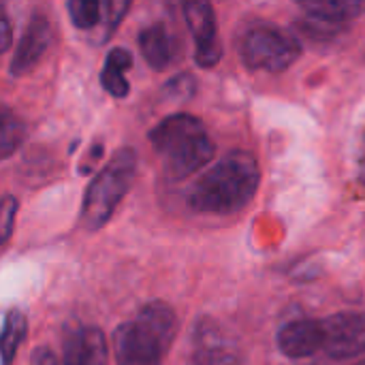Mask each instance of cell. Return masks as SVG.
Listing matches in <instances>:
<instances>
[{
    "label": "cell",
    "instance_id": "obj_12",
    "mask_svg": "<svg viewBox=\"0 0 365 365\" xmlns=\"http://www.w3.org/2000/svg\"><path fill=\"white\" fill-rule=\"evenodd\" d=\"M139 49L145 62L156 71H167L180 58V41L163 21H156L141 30Z\"/></svg>",
    "mask_w": 365,
    "mask_h": 365
},
{
    "label": "cell",
    "instance_id": "obj_3",
    "mask_svg": "<svg viewBox=\"0 0 365 365\" xmlns=\"http://www.w3.org/2000/svg\"><path fill=\"white\" fill-rule=\"evenodd\" d=\"M137 175V154L130 148L118 150L111 160L90 182L81 203V225L98 231L109 222L120 201L130 190Z\"/></svg>",
    "mask_w": 365,
    "mask_h": 365
},
{
    "label": "cell",
    "instance_id": "obj_23",
    "mask_svg": "<svg viewBox=\"0 0 365 365\" xmlns=\"http://www.w3.org/2000/svg\"><path fill=\"white\" fill-rule=\"evenodd\" d=\"M11 47V26H9V17L2 11L0 13V51H6Z\"/></svg>",
    "mask_w": 365,
    "mask_h": 365
},
{
    "label": "cell",
    "instance_id": "obj_22",
    "mask_svg": "<svg viewBox=\"0 0 365 365\" xmlns=\"http://www.w3.org/2000/svg\"><path fill=\"white\" fill-rule=\"evenodd\" d=\"M103 150H105V148H103L101 143L92 145V150H90V152L86 154V160H83V163L79 165V173H81V175L90 173V171H92V169L96 167V163H98V160H101V156H103Z\"/></svg>",
    "mask_w": 365,
    "mask_h": 365
},
{
    "label": "cell",
    "instance_id": "obj_10",
    "mask_svg": "<svg viewBox=\"0 0 365 365\" xmlns=\"http://www.w3.org/2000/svg\"><path fill=\"white\" fill-rule=\"evenodd\" d=\"M107 340L98 327H73L64 336L62 365H107Z\"/></svg>",
    "mask_w": 365,
    "mask_h": 365
},
{
    "label": "cell",
    "instance_id": "obj_14",
    "mask_svg": "<svg viewBox=\"0 0 365 365\" xmlns=\"http://www.w3.org/2000/svg\"><path fill=\"white\" fill-rule=\"evenodd\" d=\"M299 6L308 19L327 26H338V28H342L344 21H351L364 11V2H355V0H308L302 2Z\"/></svg>",
    "mask_w": 365,
    "mask_h": 365
},
{
    "label": "cell",
    "instance_id": "obj_26",
    "mask_svg": "<svg viewBox=\"0 0 365 365\" xmlns=\"http://www.w3.org/2000/svg\"><path fill=\"white\" fill-rule=\"evenodd\" d=\"M357 365H365V361H364V364H357Z\"/></svg>",
    "mask_w": 365,
    "mask_h": 365
},
{
    "label": "cell",
    "instance_id": "obj_13",
    "mask_svg": "<svg viewBox=\"0 0 365 365\" xmlns=\"http://www.w3.org/2000/svg\"><path fill=\"white\" fill-rule=\"evenodd\" d=\"M143 329H148L167 351L171 349L175 336H178V317L173 308L165 302H150L145 304L137 319H135Z\"/></svg>",
    "mask_w": 365,
    "mask_h": 365
},
{
    "label": "cell",
    "instance_id": "obj_17",
    "mask_svg": "<svg viewBox=\"0 0 365 365\" xmlns=\"http://www.w3.org/2000/svg\"><path fill=\"white\" fill-rule=\"evenodd\" d=\"M26 137V126L24 122L11 113L9 107H2V115H0V156L9 158L24 141Z\"/></svg>",
    "mask_w": 365,
    "mask_h": 365
},
{
    "label": "cell",
    "instance_id": "obj_7",
    "mask_svg": "<svg viewBox=\"0 0 365 365\" xmlns=\"http://www.w3.org/2000/svg\"><path fill=\"white\" fill-rule=\"evenodd\" d=\"M118 365H160L167 349L137 321L124 323L113 331Z\"/></svg>",
    "mask_w": 365,
    "mask_h": 365
},
{
    "label": "cell",
    "instance_id": "obj_24",
    "mask_svg": "<svg viewBox=\"0 0 365 365\" xmlns=\"http://www.w3.org/2000/svg\"><path fill=\"white\" fill-rule=\"evenodd\" d=\"M32 364L34 365H62L58 359H56V355L49 351V349H36L34 351V355H32Z\"/></svg>",
    "mask_w": 365,
    "mask_h": 365
},
{
    "label": "cell",
    "instance_id": "obj_4",
    "mask_svg": "<svg viewBox=\"0 0 365 365\" xmlns=\"http://www.w3.org/2000/svg\"><path fill=\"white\" fill-rule=\"evenodd\" d=\"M240 56L250 71L282 73L299 60L302 43L282 26L257 21L242 34Z\"/></svg>",
    "mask_w": 365,
    "mask_h": 365
},
{
    "label": "cell",
    "instance_id": "obj_8",
    "mask_svg": "<svg viewBox=\"0 0 365 365\" xmlns=\"http://www.w3.org/2000/svg\"><path fill=\"white\" fill-rule=\"evenodd\" d=\"M192 364L195 365H235L237 346L212 321H201L192 334Z\"/></svg>",
    "mask_w": 365,
    "mask_h": 365
},
{
    "label": "cell",
    "instance_id": "obj_11",
    "mask_svg": "<svg viewBox=\"0 0 365 365\" xmlns=\"http://www.w3.org/2000/svg\"><path fill=\"white\" fill-rule=\"evenodd\" d=\"M278 349L291 359L310 357L323 351V325L321 321H293L278 331Z\"/></svg>",
    "mask_w": 365,
    "mask_h": 365
},
{
    "label": "cell",
    "instance_id": "obj_20",
    "mask_svg": "<svg viewBox=\"0 0 365 365\" xmlns=\"http://www.w3.org/2000/svg\"><path fill=\"white\" fill-rule=\"evenodd\" d=\"M197 90V79L188 73H182L173 79H169L163 88V94L171 101H188Z\"/></svg>",
    "mask_w": 365,
    "mask_h": 365
},
{
    "label": "cell",
    "instance_id": "obj_16",
    "mask_svg": "<svg viewBox=\"0 0 365 365\" xmlns=\"http://www.w3.org/2000/svg\"><path fill=\"white\" fill-rule=\"evenodd\" d=\"M24 338H26V317L21 310L11 308L4 314V325H2V365L13 361Z\"/></svg>",
    "mask_w": 365,
    "mask_h": 365
},
{
    "label": "cell",
    "instance_id": "obj_19",
    "mask_svg": "<svg viewBox=\"0 0 365 365\" xmlns=\"http://www.w3.org/2000/svg\"><path fill=\"white\" fill-rule=\"evenodd\" d=\"M130 9V2L128 0H107L103 2V19H101V43H105L111 32L120 26V21L124 19L126 11Z\"/></svg>",
    "mask_w": 365,
    "mask_h": 365
},
{
    "label": "cell",
    "instance_id": "obj_15",
    "mask_svg": "<svg viewBox=\"0 0 365 365\" xmlns=\"http://www.w3.org/2000/svg\"><path fill=\"white\" fill-rule=\"evenodd\" d=\"M133 66V56L128 49L115 47L107 53L105 58V66L101 71V86L107 94H111L113 98H124L128 94V79H126V71Z\"/></svg>",
    "mask_w": 365,
    "mask_h": 365
},
{
    "label": "cell",
    "instance_id": "obj_5",
    "mask_svg": "<svg viewBox=\"0 0 365 365\" xmlns=\"http://www.w3.org/2000/svg\"><path fill=\"white\" fill-rule=\"evenodd\" d=\"M323 325V351L334 359H351L365 353V314L340 312Z\"/></svg>",
    "mask_w": 365,
    "mask_h": 365
},
{
    "label": "cell",
    "instance_id": "obj_1",
    "mask_svg": "<svg viewBox=\"0 0 365 365\" xmlns=\"http://www.w3.org/2000/svg\"><path fill=\"white\" fill-rule=\"evenodd\" d=\"M259 184L261 171L257 158L248 152L233 150L192 184L188 205L199 214L229 216L255 199Z\"/></svg>",
    "mask_w": 365,
    "mask_h": 365
},
{
    "label": "cell",
    "instance_id": "obj_6",
    "mask_svg": "<svg viewBox=\"0 0 365 365\" xmlns=\"http://www.w3.org/2000/svg\"><path fill=\"white\" fill-rule=\"evenodd\" d=\"M184 17L188 30L195 38V60L199 66H216L222 58V43L218 38L214 6L205 0H195L184 4Z\"/></svg>",
    "mask_w": 365,
    "mask_h": 365
},
{
    "label": "cell",
    "instance_id": "obj_18",
    "mask_svg": "<svg viewBox=\"0 0 365 365\" xmlns=\"http://www.w3.org/2000/svg\"><path fill=\"white\" fill-rule=\"evenodd\" d=\"M66 11L73 24L81 30H94L103 19V4L96 0H68Z\"/></svg>",
    "mask_w": 365,
    "mask_h": 365
},
{
    "label": "cell",
    "instance_id": "obj_25",
    "mask_svg": "<svg viewBox=\"0 0 365 365\" xmlns=\"http://www.w3.org/2000/svg\"><path fill=\"white\" fill-rule=\"evenodd\" d=\"M359 180H361V184H365V154L359 160Z\"/></svg>",
    "mask_w": 365,
    "mask_h": 365
},
{
    "label": "cell",
    "instance_id": "obj_9",
    "mask_svg": "<svg viewBox=\"0 0 365 365\" xmlns=\"http://www.w3.org/2000/svg\"><path fill=\"white\" fill-rule=\"evenodd\" d=\"M51 43V26L43 13H34L17 43V49L11 60V75L19 77L30 73L43 58Z\"/></svg>",
    "mask_w": 365,
    "mask_h": 365
},
{
    "label": "cell",
    "instance_id": "obj_21",
    "mask_svg": "<svg viewBox=\"0 0 365 365\" xmlns=\"http://www.w3.org/2000/svg\"><path fill=\"white\" fill-rule=\"evenodd\" d=\"M15 214H17V201H15V197L6 195L2 199V242H6L11 237Z\"/></svg>",
    "mask_w": 365,
    "mask_h": 365
},
{
    "label": "cell",
    "instance_id": "obj_2",
    "mask_svg": "<svg viewBox=\"0 0 365 365\" xmlns=\"http://www.w3.org/2000/svg\"><path fill=\"white\" fill-rule=\"evenodd\" d=\"M150 143L163 163L165 175L173 182L203 169L216 150L205 124L190 113L165 118L150 130Z\"/></svg>",
    "mask_w": 365,
    "mask_h": 365
}]
</instances>
